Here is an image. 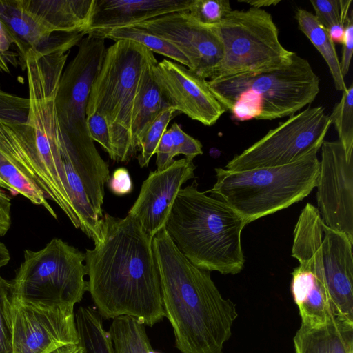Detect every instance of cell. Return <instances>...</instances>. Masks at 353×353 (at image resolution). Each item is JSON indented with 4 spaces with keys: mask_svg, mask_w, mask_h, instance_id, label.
<instances>
[{
    "mask_svg": "<svg viewBox=\"0 0 353 353\" xmlns=\"http://www.w3.org/2000/svg\"><path fill=\"white\" fill-rule=\"evenodd\" d=\"M78 343L74 310L13 299V353H48Z\"/></svg>",
    "mask_w": 353,
    "mask_h": 353,
    "instance_id": "cell-14",
    "label": "cell"
},
{
    "mask_svg": "<svg viewBox=\"0 0 353 353\" xmlns=\"http://www.w3.org/2000/svg\"><path fill=\"white\" fill-rule=\"evenodd\" d=\"M193 160H174L169 167L150 172L128 212L152 238L165 228L172 205L182 185L195 177Z\"/></svg>",
    "mask_w": 353,
    "mask_h": 353,
    "instance_id": "cell-17",
    "label": "cell"
},
{
    "mask_svg": "<svg viewBox=\"0 0 353 353\" xmlns=\"http://www.w3.org/2000/svg\"><path fill=\"white\" fill-rule=\"evenodd\" d=\"M74 46V43L68 42L44 51L30 50L24 61L30 104L27 123L34 133L38 185L50 198L61 197L68 193L63 161V141L55 99L70 49Z\"/></svg>",
    "mask_w": 353,
    "mask_h": 353,
    "instance_id": "cell-5",
    "label": "cell"
},
{
    "mask_svg": "<svg viewBox=\"0 0 353 353\" xmlns=\"http://www.w3.org/2000/svg\"><path fill=\"white\" fill-rule=\"evenodd\" d=\"M11 45L12 44L9 35L0 21V71L1 72H10L9 63L17 67V57L19 54L10 50Z\"/></svg>",
    "mask_w": 353,
    "mask_h": 353,
    "instance_id": "cell-38",
    "label": "cell"
},
{
    "mask_svg": "<svg viewBox=\"0 0 353 353\" xmlns=\"http://www.w3.org/2000/svg\"><path fill=\"white\" fill-rule=\"evenodd\" d=\"M165 316L182 353H223L238 316L236 305L221 295L210 272L192 264L163 228L153 237Z\"/></svg>",
    "mask_w": 353,
    "mask_h": 353,
    "instance_id": "cell-2",
    "label": "cell"
},
{
    "mask_svg": "<svg viewBox=\"0 0 353 353\" xmlns=\"http://www.w3.org/2000/svg\"><path fill=\"white\" fill-rule=\"evenodd\" d=\"M154 53L128 40L117 41L105 49L100 70L91 86L86 117L97 112L108 124L112 160L126 163L135 154L131 123L144 74Z\"/></svg>",
    "mask_w": 353,
    "mask_h": 353,
    "instance_id": "cell-7",
    "label": "cell"
},
{
    "mask_svg": "<svg viewBox=\"0 0 353 353\" xmlns=\"http://www.w3.org/2000/svg\"><path fill=\"white\" fill-rule=\"evenodd\" d=\"M318 22L326 30L338 24L345 25L352 0H311Z\"/></svg>",
    "mask_w": 353,
    "mask_h": 353,
    "instance_id": "cell-33",
    "label": "cell"
},
{
    "mask_svg": "<svg viewBox=\"0 0 353 353\" xmlns=\"http://www.w3.org/2000/svg\"><path fill=\"white\" fill-rule=\"evenodd\" d=\"M12 285L13 299L74 310L87 291L85 253L54 238L38 250H25Z\"/></svg>",
    "mask_w": 353,
    "mask_h": 353,
    "instance_id": "cell-8",
    "label": "cell"
},
{
    "mask_svg": "<svg viewBox=\"0 0 353 353\" xmlns=\"http://www.w3.org/2000/svg\"><path fill=\"white\" fill-rule=\"evenodd\" d=\"M314 151L283 165L230 171L215 168L216 181L205 192L243 219L245 225L307 196L316 187L320 162Z\"/></svg>",
    "mask_w": 353,
    "mask_h": 353,
    "instance_id": "cell-6",
    "label": "cell"
},
{
    "mask_svg": "<svg viewBox=\"0 0 353 353\" xmlns=\"http://www.w3.org/2000/svg\"><path fill=\"white\" fill-rule=\"evenodd\" d=\"M292 275L291 292L299 311L301 325H320L336 316L312 272L299 265L293 270Z\"/></svg>",
    "mask_w": 353,
    "mask_h": 353,
    "instance_id": "cell-22",
    "label": "cell"
},
{
    "mask_svg": "<svg viewBox=\"0 0 353 353\" xmlns=\"http://www.w3.org/2000/svg\"><path fill=\"white\" fill-rule=\"evenodd\" d=\"M0 188L8 190L12 195L21 194L34 205H42L52 216L57 218L54 210L35 181L15 159L1 152Z\"/></svg>",
    "mask_w": 353,
    "mask_h": 353,
    "instance_id": "cell-25",
    "label": "cell"
},
{
    "mask_svg": "<svg viewBox=\"0 0 353 353\" xmlns=\"http://www.w3.org/2000/svg\"><path fill=\"white\" fill-rule=\"evenodd\" d=\"M110 190L116 195L129 194L133 188L132 181L128 170L124 168L115 170L108 181Z\"/></svg>",
    "mask_w": 353,
    "mask_h": 353,
    "instance_id": "cell-40",
    "label": "cell"
},
{
    "mask_svg": "<svg viewBox=\"0 0 353 353\" xmlns=\"http://www.w3.org/2000/svg\"><path fill=\"white\" fill-rule=\"evenodd\" d=\"M148 353H157L156 352H154L153 350H150Z\"/></svg>",
    "mask_w": 353,
    "mask_h": 353,
    "instance_id": "cell-46",
    "label": "cell"
},
{
    "mask_svg": "<svg viewBox=\"0 0 353 353\" xmlns=\"http://www.w3.org/2000/svg\"><path fill=\"white\" fill-rule=\"evenodd\" d=\"M55 33L86 32L93 0H22Z\"/></svg>",
    "mask_w": 353,
    "mask_h": 353,
    "instance_id": "cell-21",
    "label": "cell"
},
{
    "mask_svg": "<svg viewBox=\"0 0 353 353\" xmlns=\"http://www.w3.org/2000/svg\"><path fill=\"white\" fill-rule=\"evenodd\" d=\"M228 0H191L188 12L199 24L214 27L232 11Z\"/></svg>",
    "mask_w": 353,
    "mask_h": 353,
    "instance_id": "cell-31",
    "label": "cell"
},
{
    "mask_svg": "<svg viewBox=\"0 0 353 353\" xmlns=\"http://www.w3.org/2000/svg\"><path fill=\"white\" fill-rule=\"evenodd\" d=\"M208 84L238 121L290 117L310 104L320 91L319 77L309 61L296 53L279 68L214 78Z\"/></svg>",
    "mask_w": 353,
    "mask_h": 353,
    "instance_id": "cell-4",
    "label": "cell"
},
{
    "mask_svg": "<svg viewBox=\"0 0 353 353\" xmlns=\"http://www.w3.org/2000/svg\"><path fill=\"white\" fill-rule=\"evenodd\" d=\"M86 122L90 135L94 141L99 143L113 159V150L110 142L108 126L105 118L94 112L86 117Z\"/></svg>",
    "mask_w": 353,
    "mask_h": 353,
    "instance_id": "cell-36",
    "label": "cell"
},
{
    "mask_svg": "<svg viewBox=\"0 0 353 353\" xmlns=\"http://www.w3.org/2000/svg\"><path fill=\"white\" fill-rule=\"evenodd\" d=\"M108 332L114 353H148L153 350L144 325L133 317L114 319Z\"/></svg>",
    "mask_w": 353,
    "mask_h": 353,
    "instance_id": "cell-28",
    "label": "cell"
},
{
    "mask_svg": "<svg viewBox=\"0 0 353 353\" xmlns=\"http://www.w3.org/2000/svg\"><path fill=\"white\" fill-rule=\"evenodd\" d=\"M155 154L156 165L158 170H163L171 165L175 157L173 152V143L169 131L167 130L161 138Z\"/></svg>",
    "mask_w": 353,
    "mask_h": 353,
    "instance_id": "cell-39",
    "label": "cell"
},
{
    "mask_svg": "<svg viewBox=\"0 0 353 353\" xmlns=\"http://www.w3.org/2000/svg\"><path fill=\"white\" fill-rule=\"evenodd\" d=\"M74 319L82 353H114L110 333L104 329L98 312L90 307H80Z\"/></svg>",
    "mask_w": 353,
    "mask_h": 353,
    "instance_id": "cell-27",
    "label": "cell"
},
{
    "mask_svg": "<svg viewBox=\"0 0 353 353\" xmlns=\"http://www.w3.org/2000/svg\"><path fill=\"white\" fill-rule=\"evenodd\" d=\"M156 62L157 60L154 58L145 70L133 112L131 137L135 154L138 151L141 139L150 125L161 112L170 107L166 97L152 78L151 69Z\"/></svg>",
    "mask_w": 353,
    "mask_h": 353,
    "instance_id": "cell-23",
    "label": "cell"
},
{
    "mask_svg": "<svg viewBox=\"0 0 353 353\" xmlns=\"http://www.w3.org/2000/svg\"><path fill=\"white\" fill-rule=\"evenodd\" d=\"M352 241L327 226L321 216L314 221L310 265L323 287L334 315L353 321Z\"/></svg>",
    "mask_w": 353,
    "mask_h": 353,
    "instance_id": "cell-12",
    "label": "cell"
},
{
    "mask_svg": "<svg viewBox=\"0 0 353 353\" xmlns=\"http://www.w3.org/2000/svg\"><path fill=\"white\" fill-rule=\"evenodd\" d=\"M323 107H307L294 114L236 154L225 165L230 171L291 163L321 148L331 126Z\"/></svg>",
    "mask_w": 353,
    "mask_h": 353,
    "instance_id": "cell-11",
    "label": "cell"
},
{
    "mask_svg": "<svg viewBox=\"0 0 353 353\" xmlns=\"http://www.w3.org/2000/svg\"><path fill=\"white\" fill-rule=\"evenodd\" d=\"M321 149L317 209L327 226L353 241V157L339 141H324Z\"/></svg>",
    "mask_w": 353,
    "mask_h": 353,
    "instance_id": "cell-13",
    "label": "cell"
},
{
    "mask_svg": "<svg viewBox=\"0 0 353 353\" xmlns=\"http://www.w3.org/2000/svg\"><path fill=\"white\" fill-rule=\"evenodd\" d=\"M295 17L299 30L309 39L325 61L336 89L344 92L347 87L341 72L334 43L327 30L318 22L314 14L305 9L298 8Z\"/></svg>",
    "mask_w": 353,
    "mask_h": 353,
    "instance_id": "cell-24",
    "label": "cell"
},
{
    "mask_svg": "<svg viewBox=\"0 0 353 353\" xmlns=\"http://www.w3.org/2000/svg\"><path fill=\"white\" fill-rule=\"evenodd\" d=\"M151 72L170 107L191 119L211 126L226 112L210 91L208 81L187 67L163 59L152 65Z\"/></svg>",
    "mask_w": 353,
    "mask_h": 353,
    "instance_id": "cell-16",
    "label": "cell"
},
{
    "mask_svg": "<svg viewBox=\"0 0 353 353\" xmlns=\"http://www.w3.org/2000/svg\"><path fill=\"white\" fill-rule=\"evenodd\" d=\"M346 25V24H345ZM345 25H334L327 29V32L332 41L337 43H343Z\"/></svg>",
    "mask_w": 353,
    "mask_h": 353,
    "instance_id": "cell-42",
    "label": "cell"
},
{
    "mask_svg": "<svg viewBox=\"0 0 353 353\" xmlns=\"http://www.w3.org/2000/svg\"><path fill=\"white\" fill-rule=\"evenodd\" d=\"M29 109L28 98L6 92L0 88L1 120L17 123H27Z\"/></svg>",
    "mask_w": 353,
    "mask_h": 353,
    "instance_id": "cell-34",
    "label": "cell"
},
{
    "mask_svg": "<svg viewBox=\"0 0 353 353\" xmlns=\"http://www.w3.org/2000/svg\"><path fill=\"white\" fill-rule=\"evenodd\" d=\"M242 217L223 201L198 189L196 181L181 188L165 228L179 250L194 265L223 274L244 267Z\"/></svg>",
    "mask_w": 353,
    "mask_h": 353,
    "instance_id": "cell-3",
    "label": "cell"
},
{
    "mask_svg": "<svg viewBox=\"0 0 353 353\" xmlns=\"http://www.w3.org/2000/svg\"><path fill=\"white\" fill-rule=\"evenodd\" d=\"M168 130L172 137L174 157L183 154L185 158L193 160L203 154L201 143L185 132L177 123H174Z\"/></svg>",
    "mask_w": 353,
    "mask_h": 353,
    "instance_id": "cell-35",
    "label": "cell"
},
{
    "mask_svg": "<svg viewBox=\"0 0 353 353\" xmlns=\"http://www.w3.org/2000/svg\"><path fill=\"white\" fill-rule=\"evenodd\" d=\"M105 49V39L86 34L60 78L55 104L64 150L69 156L98 152L88 129L85 111Z\"/></svg>",
    "mask_w": 353,
    "mask_h": 353,
    "instance_id": "cell-10",
    "label": "cell"
},
{
    "mask_svg": "<svg viewBox=\"0 0 353 353\" xmlns=\"http://www.w3.org/2000/svg\"><path fill=\"white\" fill-rule=\"evenodd\" d=\"M212 28L223 49L213 79L275 70L295 53L282 46L271 14L261 8L232 10Z\"/></svg>",
    "mask_w": 353,
    "mask_h": 353,
    "instance_id": "cell-9",
    "label": "cell"
},
{
    "mask_svg": "<svg viewBox=\"0 0 353 353\" xmlns=\"http://www.w3.org/2000/svg\"><path fill=\"white\" fill-rule=\"evenodd\" d=\"M191 0H93L88 32L128 27L188 11Z\"/></svg>",
    "mask_w": 353,
    "mask_h": 353,
    "instance_id": "cell-18",
    "label": "cell"
},
{
    "mask_svg": "<svg viewBox=\"0 0 353 353\" xmlns=\"http://www.w3.org/2000/svg\"><path fill=\"white\" fill-rule=\"evenodd\" d=\"M132 26L169 41L187 57L191 70L205 79L214 78L223 49L212 27L199 24L187 11L169 13Z\"/></svg>",
    "mask_w": 353,
    "mask_h": 353,
    "instance_id": "cell-15",
    "label": "cell"
},
{
    "mask_svg": "<svg viewBox=\"0 0 353 353\" xmlns=\"http://www.w3.org/2000/svg\"><path fill=\"white\" fill-rule=\"evenodd\" d=\"M10 254L6 245L0 242V269L9 261Z\"/></svg>",
    "mask_w": 353,
    "mask_h": 353,
    "instance_id": "cell-45",
    "label": "cell"
},
{
    "mask_svg": "<svg viewBox=\"0 0 353 353\" xmlns=\"http://www.w3.org/2000/svg\"><path fill=\"white\" fill-rule=\"evenodd\" d=\"M152 241L132 216L103 214L100 238L85 252L87 291L101 316H129L149 327L165 316Z\"/></svg>",
    "mask_w": 353,
    "mask_h": 353,
    "instance_id": "cell-1",
    "label": "cell"
},
{
    "mask_svg": "<svg viewBox=\"0 0 353 353\" xmlns=\"http://www.w3.org/2000/svg\"><path fill=\"white\" fill-rule=\"evenodd\" d=\"M12 285L0 276V353H13Z\"/></svg>",
    "mask_w": 353,
    "mask_h": 353,
    "instance_id": "cell-32",
    "label": "cell"
},
{
    "mask_svg": "<svg viewBox=\"0 0 353 353\" xmlns=\"http://www.w3.org/2000/svg\"><path fill=\"white\" fill-rule=\"evenodd\" d=\"M11 200L0 188V237L4 236L11 225Z\"/></svg>",
    "mask_w": 353,
    "mask_h": 353,
    "instance_id": "cell-41",
    "label": "cell"
},
{
    "mask_svg": "<svg viewBox=\"0 0 353 353\" xmlns=\"http://www.w3.org/2000/svg\"><path fill=\"white\" fill-rule=\"evenodd\" d=\"M342 97L330 116L337 130L346 154L353 157V83L342 92Z\"/></svg>",
    "mask_w": 353,
    "mask_h": 353,
    "instance_id": "cell-29",
    "label": "cell"
},
{
    "mask_svg": "<svg viewBox=\"0 0 353 353\" xmlns=\"http://www.w3.org/2000/svg\"><path fill=\"white\" fill-rule=\"evenodd\" d=\"M48 353H82V349L78 343L59 347Z\"/></svg>",
    "mask_w": 353,
    "mask_h": 353,
    "instance_id": "cell-44",
    "label": "cell"
},
{
    "mask_svg": "<svg viewBox=\"0 0 353 353\" xmlns=\"http://www.w3.org/2000/svg\"><path fill=\"white\" fill-rule=\"evenodd\" d=\"M0 21L17 49L23 70L25 58L30 50L43 51L70 34H54V30L29 10L22 0H0Z\"/></svg>",
    "mask_w": 353,
    "mask_h": 353,
    "instance_id": "cell-19",
    "label": "cell"
},
{
    "mask_svg": "<svg viewBox=\"0 0 353 353\" xmlns=\"http://www.w3.org/2000/svg\"><path fill=\"white\" fill-rule=\"evenodd\" d=\"M239 2L249 4L252 8H261L270 6H276L281 2L280 0H241Z\"/></svg>",
    "mask_w": 353,
    "mask_h": 353,
    "instance_id": "cell-43",
    "label": "cell"
},
{
    "mask_svg": "<svg viewBox=\"0 0 353 353\" xmlns=\"http://www.w3.org/2000/svg\"><path fill=\"white\" fill-rule=\"evenodd\" d=\"M342 59L340 61L343 77L348 73L353 52V10L351 9L345 28Z\"/></svg>",
    "mask_w": 353,
    "mask_h": 353,
    "instance_id": "cell-37",
    "label": "cell"
},
{
    "mask_svg": "<svg viewBox=\"0 0 353 353\" xmlns=\"http://www.w3.org/2000/svg\"><path fill=\"white\" fill-rule=\"evenodd\" d=\"M293 341L295 353H353V321L334 316L320 325H301Z\"/></svg>",
    "mask_w": 353,
    "mask_h": 353,
    "instance_id": "cell-20",
    "label": "cell"
},
{
    "mask_svg": "<svg viewBox=\"0 0 353 353\" xmlns=\"http://www.w3.org/2000/svg\"><path fill=\"white\" fill-rule=\"evenodd\" d=\"M176 110L170 107L161 112L150 125L141 139L138 150V163L141 168L147 167L157 148L161 137L167 130L170 121L174 117Z\"/></svg>",
    "mask_w": 353,
    "mask_h": 353,
    "instance_id": "cell-30",
    "label": "cell"
},
{
    "mask_svg": "<svg viewBox=\"0 0 353 353\" xmlns=\"http://www.w3.org/2000/svg\"><path fill=\"white\" fill-rule=\"evenodd\" d=\"M86 34L103 39H112L115 41H132L143 46L153 53L156 52L167 57L190 70L191 69L190 63L187 57L174 46L165 39L138 26L91 31L87 32Z\"/></svg>",
    "mask_w": 353,
    "mask_h": 353,
    "instance_id": "cell-26",
    "label": "cell"
}]
</instances>
